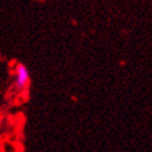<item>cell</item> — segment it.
Returning a JSON list of instances; mask_svg holds the SVG:
<instances>
[{"label":"cell","instance_id":"obj_1","mask_svg":"<svg viewBox=\"0 0 152 152\" xmlns=\"http://www.w3.org/2000/svg\"><path fill=\"white\" fill-rule=\"evenodd\" d=\"M28 82H30V74L27 68L22 63H19L16 66V88L19 90H22L25 87H27Z\"/></svg>","mask_w":152,"mask_h":152}]
</instances>
